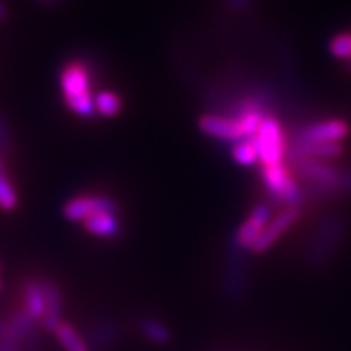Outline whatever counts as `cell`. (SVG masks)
<instances>
[{
	"label": "cell",
	"instance_id": "44dd1931",
	"mask_svg": "<svg viewBox=\"0 0 351 351\" xmlns=\"http://www.w3.org/2000/svg\"><path fill=\"white\" fill-rule=\"evenodd\" d=\"M231 156H233V160H235L239 165L244 167H251L254 165V163L260 162L258 149H256V143H254L253 138L241 140V142L233 143V147H231Z\"/></svg>",
	"mask_w": 351,
	"mask_h": 351
},
{
	"label": "cell",
	"instance_id": "3957f363",
	"mask_svg": "<svg viewBox=\"0 0 351 351\" xmlns=\"http://www.w3.org/2000/svg\"><path fill=\"white\" fill-rule=\"evenodd\" d=\"M346 237V221L339 215H326L310 231L305 244V262L310 267L319 269L332 262L339 245Z\"/></svg>",
	"mask_w": 351,
	"mask_h": 351
},
{
	"label": "cell",
	"instance_id": "4fadbf2b",
	"mask_svg": "<svg viewBox=\"0 0 351 351\" xmlns=\"http://www.w3.org/2000/svg\"><path fill=\"white\" fill-rule=\"evenodd\" d=\"M231 250H233V260L230 262V269L226 273V292L231 300L239 301L244 298L245 285H247V271L242 258V253L245 251H241L235 245Z\"/></svg>",
	"mask_w": 351,
	"mask_h": 351
},
{
	"label": "cell",
	"instance_id": "f1b7e54d",
	"mask_svg": "<svg viewBox=\"0 0 351 351\" xmlns=\"http://www.w3.org/2000/svg\"><path fill=\"white\" fill-rule=\"evenodd\" d=\"M348 69L351 70V61H348Z\"/></svg>",
	"mask_w": 351,
	"mask_h": 351
},
{
	"label": "cell",
	"instance_id": "277c9868",
	"mask_svg": "<svg viewBox=\"0 0 351 351\" xmlns=\"http://www.w3.org/2000/svg\"><path fill=\"white\" fill-rule=\"evenodd\" d=\"M260 176H262L263 189H265L269 197L273 199V203L283 204L282 208H285V206H303V203H305L303 189L294 180V176H292L291 169L287 167L285 162L262 165Z\"/></svg>",
	"mask_w": 351,
	"mask_h": 351
},
{
	"label": "cell",
	"instance_id": "52a82bcc",
	"mask_svg": "<svg viewBox=\"0 0 351 351\" xmlns=\"http://www.w3.org/2000/svg\"><path fill=\"white\" fill-rule=\"evenodd\" d=\"M301 217V206H285L282 208L276 215L271 217V221L267 222V226L263 228V231L260 233V237L256 239V242L251 247V253L253 254H263L267 253L274 244H276L287 231L291 230Z\"/></svg>",
	"mask_w": 351,
	"mask_h": 351
},
{
	"label": "cell",
	"instance_id": "7a4b0ae2",
	"mask_svg": "<svg viewBox=\"0 0 351 351\" xmlns=\"http://www.w3.org/2000/svg\"><path fill=\"white\" fill-rule=\"evenodd\" d=\"M60 88L63 101L74 115L90 119L95 115L92 93V72L81 60L70 61L60 74Z\"/></svg>",
	"mask_w": 351,
	"mask_h": 351
},
{
	"label": "cell",
	"instance_id": "d6986e66",
	"mask_svg": "<svg viewBox=\"0 0 351 351\" xmlns=\"http://www.w3.org/2000/svg\"><path fill=\"white\" fill-rule=\"evenodd\" d=\"M93 106H95V113L113 119L122 111V97L111 90H102L97 95H93Z\"/></svg>",
	"mask_w": 351,
	"mask_h": 351
},
{
	"label": "cell",
	"instance_id": "7c38bea8",
	"mask_svg": "<svg viewBox=\"0 0 351 351\" xmlns=\"http://www.w3.org/2000/svg\"><path fill=\"white\" fill-rule=\"evenodd\" d=\"M43 287H45L47 310L40 326L54 333V330L63 323V319H61V315H63V292L51 280H43Z\"/></svg>",
	"mask_w": 351,
	"mask_h": 351
},
{
	"label": "cell",
	"instance_id": "9a60e30c",
	"mask_svg": "<svg viewBox=\"0 0 351 351\" xmlns=\"http://www.w3.org/2000/svg\"><path fill=\"white\" fill-rule=\"evenodd\" d=\"M84 230L99 239H117L122 233V222L113 212H104L92 215L83 222Z\"/></svg>",
	"mask_w": 351,
	"mask_h": 351
},
{
	"label": "cell",
	"instance_id": "2e32d148",
	"mask_svg": "<svg viewBox=\"0 0 351 351\" xmlns=\"http://www.w3.org/2000/svg\"><path fill=\"white\" fill-rule=\"evenodd\" d=\"M121 328L119 324L110 319H99L88 326V346L90 350H104L106 346L113 344L119 339Z\"/></svg>",
	"mask_w": 351,
	"mask_h": 351
},
{
	"label": "cell",
	"instance_id": "8fae6325",
	"mask_svg": "<svg viewBox=\"0 0 351 351\" xmlns=\"http://www.w3.org/2000/svg\"><path fill=\"white\" fill-rule=\"evenodd\" d=\"M22 308L27 312L34 321L42 323L47 310L45 287L43 280H27L22 287Z\"/></svg>",
	"mask_w": 351,
	"mask_h": 351
},
{
	"label": "cell",
	"instance_id": "484cf974",
	"mask_svg": "<svg viewBox=\"0 0 351 351\" xmlns=\"http://www.w3.org/2000/svg\"><path fill=\"white\" fill-rule=\"evenodd\" d=\"M4 16H5V8H4V4L0 2V20L4 19Z\"/></svg>",
	"mask_w": 351,
	"mask_h": 351
},
{
	"label": "cell",
	"instance_id": "e0dca14e",
	"mask_svg": "<svg viewBox=\"0 0 351 351\" xmlns=\"http://www.w3.org/2000/svg\"><path fill=\"white\" fill-rule=\"evenodd\" d=\"M19 192H16L10 174H8L4 154L0 153V210H4V212H13V210L19 206Z\"/></svg>",
	"mask_w": 351,
	"mask_h": 351
},
{
	"label": "cell",
	"instance_id": "ac0fdd59",
	"mask_svg": "<svg viewBox=\"0 0 351 351\" xmlns=\"http://www.w3.org/2000/svg\"><path fill=\"white\" fill-rule=\"evenodd\" d=\"M54 335L65 351H92L88 346L86 339L72 324L65 323V321L54 330Z\"/></svg>",
	"mask_w": 351,
	"mask_h": 351
},
{
	"label": "cell",
	"instance_id": "f546056e",
	"mask_svg": "<svg viewBox=\"0 0 351 351\" xmlns=\"http://www.w3.org/2000/svg\"><path fill=\"white\" fill-rule=\"evenodd\" d=\"M0 273H2V267H0Z\"/></svg>",
	"mask_w": 351,
	"mask_h": 351
},
{
	"label": "cell",
	"instance_id": "8992f818",
	"mask_svg": "<svg viewBox=\"0 0 351 351\" xmlns=\"http://www.w3.org/2000/svg\"><path fill=\"white\" fill-rule=\"evenodd\" d=\"M104 212L119 213V204L110 195H75L69 199L61 208L63 217L70 222H84L88 217Z\"/></svg>",
	"mask_w": 351,
	"mask_h": 351
},
{
	"label": "cell",
	"instance_id": "4316f807",
	"mask_svg": "<svg viewBox=\"0 0 351 351\" xmlns=\"http://www.w3.org/2000/svg\"><path fill=\"white\" fill-rule=\"evenodd\" d=\"M43 4H56V2H60V0H42Z\"/></svg>",
	"mask_w": 351,
	"mask_h": 351
},
{
	"label": "cell",
	"instance_id": "cb8c5ba5",
	"mask_svg": "<svg viewBox=\"0 0 351 351\" xmlns=\"http://www.w3.org/2000/svg\"><path fill=\"white\" fill-rule=\"evenodd\" d=\"M226 4L230 5V8H233V10L244 11L251 5V0H226Z\"/></svg>",
	"mask_w": 351,
	"mask_h": 351
},
{
	"label": "cell",
	"instance_id": "ba28073f",
	"mask_svg": "<svg viewBox=\"0 0 351 351\" xmlns=\"http://www.w3.org/2000/svg\"><path fill=\"white\" fill-rule=\"evenodd\" d=\"M350 134V125L342 119L312 122L292 134V140L305 143H341Z\"/></svg>",
	"mask_w": 351,
	"mask_h": 351
},
{
	"label": "cell",
	"instance_id": "83f0119b",
	"mask_svg": "<svg viewBox=\"0 0 351 351\" xmlns=\"http://www.w3.org/2000/svg\"><path fill=\"white\" fill-rule=\"evenodd\" d=\"M2 274V273H0ZM2 289H4V282H2V278H0V292H2Z\"/></svg>",
	"mask_w": 351,
	"mask_h": 351
},
{
	"label": "cell",
	"instance_id": "d4e9b609",
	"mask_svg": "<svg viewBox=\"0 0 351 351\" xmlns=\"http://www.w3.org/2000/svg\"><path fill=\"white\" fill-rule=\"evenodd\" d=\"M8 337V321L0 317V341Z\"/></svg>",
	"mask_w": 351,
	"mask_h": 351
},
{
	"label": "cell",
	"instance_id": "ffe728a7",
	"mask_svg": "<svg viewBox=\"0 0 351 351\" xmlns=\"http://www.w3.org/2000/svg\"><path fill=\"white\" fill-rule=\"evenodd\" d=\"M138 330L143 337L149 339L154 344H167L171 341V330L167 328L162 321L154 317H142L138 321Z\"/></svg>",
	"mask_w": 351,
	"mask_h": 351
},
{
	"label": "cell",
	"instance_id": "30bf717a",
	"mask_svg": "<svg viewBox=\"0 0 351 351\" xmlns=\"http://www.w3.org/2000/svg\"><path fill=\"white\" fill-rule=\"evenodd\" d=\"M294 169L303 178V183L330 185L341 174V169H337V167L328 162H323V160H303V162L296 163Z\"/></svg>",
	"mask_w": 351,
	"mask_h": 351
},
{
	"label": "cell",
	"instance_id": "7402d4cb",
	"mask_svg": "<svg viewBox=\"0 0 351 351\" xmlns=\"http://www.w3.org/2000/svg\"><path fill=\"white\" fill-rule=\"evenodd\" d=\"M328 51L337 60L351 61V33H339L330 40Z\"/></svg>",
	"mask_w": 351,
	"mask_h": 351
},
{
	"label": "cell",
	"instance_id": "5b68a950",
	"mask_svg": "<svg viewBox=\"0 0 351 351\" xmlns=\"http://www.w3.org/2000/svg\"><path fill=\"white\" fill-rule=\"evenodd\" d=\"M253 140L256 143V149H258V156L262 165L285 162L289 140H287L285 131H283L282 124H280L276 117H265V121L262 122V125L258 128Z\"/></svg>",
	"mask_w": 351,
	"mask_h": 351
},
{
	"label": "cell",
	"instance_id": "5bb4252c",
	"mask_svg": "<svg viewBox=\"0 0 351 351\" xmlns=\"http://www.w3.org/2000/svg\"><path fill=\"white\" fill-rule=\"evenodd\" d=\"M303 194L312 199H332L342 194H351V169L341 171L339 178L330 185L321 183H303Z\"/></svg>",
	"mask_w": 351,
	"mask_h": 351
},
{
	"label": "cell",
	"instance_id": "6da1fadb",
	"mask_svg": "<svg viewBox=\"0 0 351 351\" xmlns=\"http://www.w3.org/2000/svg\"><path fill=\"white\" fill-rule=\"evenodd\" d=\"M271 115L265 106L245 108L235 115H219V113H204L199 117L197 125L201 133L210 138H217L222 142H241V140L253 138L265 117Z\"/></svg>",
	"mask_w": 351,
	"mask_h": 351
},
{
	"label": "cell",
	"instance_id": "9c48e42d",
	"mask_svg": "<svg viewBox=\"0 0 351 351\" xmlns=\"http://www.w3.org/2000/svg\"><path fill=\"white\" fill-rule=\"evenodd\" d=\"M273 217V206L269 203L256 204L233 235V245L241 251H251L253 244Z\"/></svg>",
	"mask_w": 351,
	"mask_h": 351
},
{
	"label": "cell",
	"instance_id": "603a6c76",
	"mask_svg": "<svg viewBox=\"0 0 351 351\" xmlns=\"http://www.w3.org/2000/svg\"><path fill=\"white\" fill-rule=\"evenodd\" d=\"M13 149V136H11V130L5 119L0 115V153L5 154Z\"/></svg>",
	"mask_w": 351,
	"mask_h": 351
}]
</instances>
